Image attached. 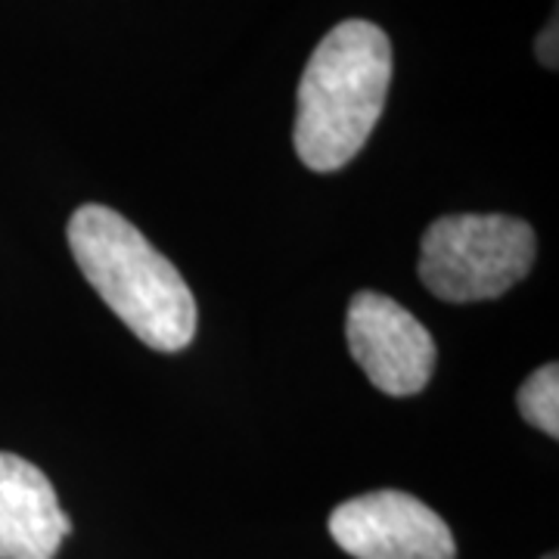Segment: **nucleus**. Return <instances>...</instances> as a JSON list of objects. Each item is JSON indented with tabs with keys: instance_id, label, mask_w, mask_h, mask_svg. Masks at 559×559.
<instances>
[{
	"instance_id": "obj_9",
	"label": "nucleus",
	"mask_w": 559,
	"mask_h": 559,
	"mask_svg": "<svg viewBox=\"0 0 559 559\" xmlns=\"http://www.w3.org/2000/svg\"><path fill=\"white\" fill-rule=\"evenodd\" d=\"M540 559H557V554H547V557H540Z\"/></svg>"
},
{
	"instance_id": "obj_7",
	"label": "nucleus",
	"mask_w": 559,
	"mask_h": 559,
	"mask_svg": "<svg viewBox=\"0 0 559 559\" xmlns=\"http://www.w3.org/2000/svg\"><path fill=\"white\" fill-rule=\"evenodd\" d=\"M520 414L544 436L559 439V367L550 360L538 367L528 380L520 385L516 395Z\"/></svg>"
},
{
	"instance_id": "obj_3",
	"label": "nucleus",
	"mask_w": 559,
	"mask_h": 559,
	"mask_svg": "<svg viewBox=\"0 0 559 559\" xmlns=\"http://www.w3.org/2000/svg\"><path fill=\"white\" fill-rule=\"evenodd\" d=\"M538 255L535 230L510 215H444L419 242V280L441 301H488L513 289Z\"/></svg>"
},
{
	"instance_id": "obj_2",
	"label": "nucleus",
	"mask_w": 559,
	"mask_h": 559,
	"mask_svg": "<svg viewBox=\"0 0 559 559\" xmlns=\"http://www.w3.org/2000/svg\"><path fill=\"white\" fill-rule=\"evenodd\" d=\"M69 249L87 283L143 345L180 352L197 336V299L180 271L116 209L91 202L69 218Z\"/></svg>"
},
{
	"instance_id": "obj_6",
	"label": "nucleus",
	"mask_w": 559,
	"mask_h": 559,
	"mask_svg": "<svg viewBox=\"0 0 559 559\" xmlns=\"http://www.w3.org/2000/svg\"><path fill=\"white\" fill-rule=\"evenodd\" d=\"M72 520L32 460L0 451V559H53Z\"/></svg>"
},
{
	"instance_id": "obj_1",
	"label": "nucleus",
	"mask_w": 559,
	"mask_h": 559,
	"mask_svg": "<svg viewBox=\"0 0 559 559\" xmlns=\"http://www.w3.org/2000/svg\"><path fill=\"white\" fill-rule=\"evenodd\" d=\"M392 84V40L367 20L340 22L305 66L293 143L311 171H340L373 134Z\"/></svg>"
},
{
	"instance_id": "obj_8",
	"label": "nucleus",
	"mask_w": 559,
	"mask_h": 559,
	"mask_svg": "<svg viewBox=\"0 0 559 559\" xmlns=\"http://www.w3.org/2000/svg\"><path fill=\"white\" fill-rule=\"evenodd\" d=\"M557 20H550L547 28H540L538 40H535V50H538V62L544 69H557L559 57H557Z\"/></svg>"
},
{
	"instance_id": "obj_5",
	"label": "nucleus",
	"mask_w": 559,
	"mask_h": 559,
	"mask_svg": "<svg viewBox=\"0 0 559 559\" xmlns=\"http://www.w3.org/2000/svg\"><path fill=\"white\" fill-rule=\"evenodd\" d=\"M330 535L355 559H454L457 544L432 507L404 491H370L340 503Z\"/></svg>"
},
{
	"instance_id": "obj_4",
	"label": "nucleus",
	"mask_w": 559,
	"mask_h": 559,
	"mask_svg": "<svg viewBox=\"0 0 559 559\" xmlns=\"http://www.w3.org/2000/svg\"><path fill=\"white\" fill-rule=\"evenodd\" d=\"M348 352L385 395L407 399L423 392L436 370V340L404 305L382 293H358L345 314Z\"/></svg>"
}]
</instances>
